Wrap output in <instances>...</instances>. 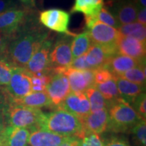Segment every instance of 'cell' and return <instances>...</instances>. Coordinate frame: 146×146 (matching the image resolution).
<instances>
[{
	"mask_svg": "<svg viewBox=\"0 0 146 146\" xmlns=\"http://www.w3.org/2000/svg\"><path fill=\"white\" fill-rule=\"evenodd\" d=\"M50 33L41 26L36 16L11 39L8 58L14 66L25 68L35 53L50 36Z\"/></svg>",
	"mask_w": 146,
	"mask_h": 146,
	"instance_id": "cell-1",
	"label": "cell"
},
{
	"mask_svg": "<svg viewBox=\"0 0 146 146\" xmlns=\"http://www.w3.org/2000/svg\"><path fill=\"white\" fill-rule=\"evenodd\" d=\"M50 132L70 137L83 139L85 136L82 120L75 115L60 108L43 114L39 127Z\"/></svg>",
	"mask_w": 146,
	"mask_h": 146,
	"instance_id": "cell-2",
	"label": "cell"
},
{
	"mask_svg": "<svg viewBox=\"0 0 146 146\" xmlns=\"http://www.w3.org/2000/svg\"><path fill=\"white\" fill-rule=\"evenodd\" d=\"M108 112L106 132L113 134L130 133L133 127L141 119L131 105L121 98L109 103Z\"/></svg>",
	"mask_w": 146,
	"mask_h": 146,
	"instance_id": "cell-3",
	"label": "cell"
},
{
	"mask_svg": "<svg viewBox=\"0 0 146 146\" xmlns=\"http://www.w3.org/2000/svg\"><path fill=\"white\" fill-rule=\"evenodd\" d=\"M43 113L40 109L8 104L3 111L5 125L14 127L33 129L39 127Z\"/></svg>",
	"mask_w": 146,
	"mask_h": 146,
	"instance_id": "cell-4",
	"label": "cell"
},
{
	"mask_svg": "<svg viewBox=\"0 0 146 146\" xmlns=\"http://www.w3.org/2000/svg\"><path fill=\"white\" fill-rule=\"evenodd\" d=\"M35 16L29 8H11L0 14V34L10 40Z\"/></svg>",
	"mask_w": 146,
	"mask_h": 146,
	"instance_id": "cell-5",
	"label": "cell"
},
{
	"mask_svg": "<svg viewBox=\"0 0 146 146\" xmlns=\"http://www.w3.org/2000/svg\"><path fill=\"white\" fill-rule=\"evenodd\" d=\"M8 102L23 98L32 93L31 74L25 68L14 66L8 85L2 89Z\"/></svg>",
	"mask_w": 146,
	"mask_h": 146,
	"instance_id": "cell-6",
	"label": "cell"
},
{
	"mask_svg": "<svg viewBox=\"0 0 146 146\" xmlns=\"http://www.w3.org/2000/svg\"><path fill=\"white\" fill-rule=\"evenodd\" d=\"M74 36L69 35L60 36L56 41H54L50 54V68L52 70L70 67L72 61L71 43Z\"/></svg>",
	"mask_w": 146,
	"mask_h": 146,
	"instance_id": "cell-7",
	"label": "cell"
},
{
	"mask_svg": "<svg viewBox=\"0 0 146 146\" xmlns=\"http://www.w3.org/2000/svg\"><path fill=\"white\" fill-rule=\"evenodd\" d=\"M38 20L43 27L50 30L59 33L75 35L68 30L70 15L66 11L58 8L42 11L39 13Z\"/></svg>",
	"mask_w": 146,
	"mask_h": 146,
	"instance_id": "cell-8",
	"label": "cell"
},
{
	"mask_svg": "<svg viewBox=\"0 0 146 146\" xmlns=\"http://www.w3.org/2000/svg\"><path fill=\"white\" fill-rule=\"evenodd\" d=\"M45 92L50 98L52 108H57L63 103L71 92L68 79L64 72L53 71L50 81L45 88Z\"/></svg>",
	"mask_w": 146,
	"mask_h": 146,
	"instance_id": "cell-9",
	"label": "cell"
},
{
	"mask_svg": "<svg viewBox=\"0 0 146 146\" xmlns=\"http://www.w3.org/2000/svg\"><path fill=\"white\" fill-rule=\"evenodd\" d=\"M54 41V38L49 36L38 50L33 55L25 67L30 74H35L52 70L50 68V54Z\"/></svg>",
	"mask_w": 146,
	"mask_h": 146,
	"instance_id": "cell-10",
	"label": "cell"
},
{
	"mask_svg": "<svg viewBox=\"0 0 146 146\" xmlns=\"http://www.w3.org/2000/svg\"><path fill=\"white\" fill-rule=\"evenodd\" d=\"M106 6L120 25L137 22L138 8L133 0H112L108 1Z\"/></svg>",
	"mask_w": 146,
	"mask_h": 146,
	"instance_id": "cell-11",
	"label": "cell"
},
{
	"mask_svg": "<svg viewBox=\"0 0 146 146\" xmlns=\"http://www.w3.org/2000/svg\"><path fill=\"white\" fill-rule=\"evenodd\" d=\"M118 54L116 43L110 45L92 43L86 53V61L92 70L104 66L108 60Z\"/></svg>",
	"mask_w": 146,
	"mask_h": 146,
	"instance_id": "cell-12",
	"label": "cell"
},
{
	"mask_svg": "<svg viewBox=\"0 0 146 146\" xmlns=\"http://www.w3.org/2000/svg\"><path fill=\"white\" fill-rule=\"evenodd\" d=\"M63 72L68 78L72 92L85 93L89 88L94 86V70H80L68 67Z\"/></svg>",
	"mask_w": 146,
	"mask_h": 146,
	"instance_id": "cell-13",
	"label": "cell"
},
{
	"mask_svg": "<svg viewBox=\"0 0 146 146\" xmlns=\"http://www.w3.org/2000/svg\"><path fill=\"white\" fill-rule=\"evenodd\" d=\"M58 108L72 113L81 120L91 113L90 104L85 93L71 91Z\"/></svg>",
	"mask_w": 146,
	"mask_h": 146,
	"instance_id": "cell-14",
	"label": "cell"
},
{
	"mask_svg": "<svg viewBox=\"0 0 146 146\" xmlns=\"http://www.w3.org/2000/svg\"><path fill=\"white\" fill-rule=\"evenodd\" d=\"M87 31L92 43L98 45H104L115 43L121 35L117 29L99 21H97Z\"/></svg>",
	"mask_w": 146,
	"mask_h": 146,
	"instance_id": "cell-15",
	"label": "cell"
},
{
	"mask_svg": "<svg viewBox=\"0 0 146 146\" xmlns=\"http://www.w3.org/2000/svg\"><path fill=\"white\" fill-rule=\"evenodd\" d=\"M118 54L138 60L145 59L146 43L129 36L120 35L116 42Z\"/></svg>",
	"mask_w": 146,
	"mask_h": 146,
	"instance_id": "cell-16",
	"label": "cell"
},
{
	"mask_svg": "<svg viewBox=\"0 0 146 146\" xmlns=\"http://www.w3.org/2000/svg\"><path fill=\"white\" fill-rule=\"evenodd\" d=\"M29 138V146H58L70 139V137L60 135L41 128H33Z\"/></svg>",
	"mask_w": 146,
	"mask_h": 146,
	"instance_id": "cell-17",
	"label": "cell"
},
{
	"mask_svg": "<svg viewBox=\"0 0 146 146\" xmlns=\"http://www.w3.org/2000/svg\"><path fill=\"white\" fill-rule=\"evenodd\" d=\"M145 64V59L138 60L129 56L117 54L108 60L104 67L115 76H119L126 71Z\"/></svg>",
	"mask_w": 146,
	"mask_h": 146,
	"instance_id": "cell-18",
	"label": "cell"
},
{
	"mask_svg": "<svg viewBox=\"0 0 146 146\" xmlns=\"http://www.w3.org/2000/svg\"><path fill=\"white\" fill-rule=\"evenodd\" d=\"M108 123V109H103L95 112H91L82 120L85 135L87 133L104 134L106 132Z\"/></svg>",
	"mask_w": 146,
	"mask_h": 146,
	"instance_id": "cell-19",
	"label": "cell"
},
{
	"mask_svg": "<svg viewBox=\"0 0 146 146\" xmlns=\"http://www.w3.org/2000/svg\"><path fill=\"white\" fill-rule=\"evenodd\" d=\"M30 134V129L7 126L0 135V141L2 146H29Z\"/></svg>",
	"mask_w": 146,
	"mask_h": 146,
	"instance_id": "cell-20",
	"label": "cell"
},
{
	"mask_svg": "<svg viewBox=\"0 0 146 146\" xmlns=\"http://www.w3.org/2000/svg\"><path fill=\"white\" fill-rule=\"evenodd\" d=\"M104 5V0H75L71 12H81L85 14V23L94 25L98 21V14Z\"/></svg>",
	"mask_w": 146,
	"mask_h": 146,
	"instance_id": "cell-21",
	"label": "cell"
},
{
	"mask_svg": "<svg viewBox=\"0 0 146 146\" xmlns=\"http://www.w3.org/2000/svg\"><path fill=\"white\" fill-rule=\"evenodd\" d=\"M115 81L120 98L130 105L137 97L145 91V85L132 83L118 76H115Z\"/></svg>",
	"mask_w": 146,
	"mask_h": 146,
	"instance_id": "cell-22",
	"label": "cell"
},
{
	"mask_svg": "<svg viewBox=\"0 0 146 146\" xmlns=\"http://www.w3.org/2000/svg\"><path fill=\"white\" fill-rule=\"evenodd\" d=\"M9 104L35 109L52 107L50 98L45 91L32 92L21 99L12 100Z\"/></svg>",
	"mask_w": 146,
	"mask_h": 146,
	"instance_id": "cell-23",
	"label": "cell"
},
{
	"mask_svg": "<svg viewBox=\"0 0 146 146\" xmlns=\"http://www.w3.org/2000/svg\"><path fill=\"white\" fill-rule=\"evenodd\" d=\"M92 42L88 31L75 35L73 36L71 43V52L72 60L85 54L91 47Z\"/></svg>",
	"mask_w": 146,
	"mask_h": 146,
	"instance_id": "cell-24",
	"label": "cell"
},
{
	"mask_svg": "<svg viewBox=\"0 0 146 146\" xmlns=\"http://www.w3.org/2000/svg\"><path fill=\"white\" fill-rule=\"evenodd\" d=\"M117 30L121 35L135 38L139 41L146 43L145 26L138 22L121 25Z\"/></svg>",
	"mask_w": 146,
	"mask_h": 146,
	"instance_id": "cell-25",
	"label": "cell"
},
{
	"mask_svg": "<svg viewBox=\"0 0 146 146\" xmlns=\"http://www.w3.org/2000/svg\"><path fill=\"white\" fill-rule=\"evenodd\" d=\"M85 94L90 104L91 112H95L103 109H108V103L95 86L89 88L85 91Z\"/></svg>",
	"mask_w": 146,
	"mask_h": 146,
	"instance_id": "cell-26",
	"label": "cell"
},
{
	"mask_svg": "<svg viewBox=\"0 0 146 146\" xmlns=\"http://www.w3.org/2000/svg\"><path fill=\"white\" fill-rule=\"evenodd\" d=\"M94 86L101 93L102 96L108 102V104L110 102L120 98L116 81H115V77L104 83L96 84Z\"/></svg>",
	"mask_w": 146,
	"mask_h": 146,
	"instance_id": "cell-27",
	"label": "cell"
},
{
	"mask_svg": "<svg viewBox=\"0 0 146 146\" xmlns=\"http://www.w3.org/2000/svg\"><path fill=\"white\" fill-rule=\"evenodd\" d=\"M118 77L132 82V83L145 85L146 74H145V64L139 65L130 70L126 71Z\"/></svg>",
	"mask_w": 146,
	"mask_h": 146,
	"instance_id": "cell-28",
	"label": "cell"
},
{
	"mask_svg": "<svg viewBox=\"0 0 146 146\" xmlns=\"http://www.w3.org/2000/svg\"><path fill=\"white\" fill-rule=\"evenodd\" d=\"M53 74V71L46 72H41L31 74L32 92H41L45 91L47 84L50 81Z\"/></svg>",
	"mask_w": 146,
	"mask_h": 146,
	"instance_id": "cell-29",
	"label": "cell"
},
{
	"mask_svg": "<svg viewBox=\"0 0 146 146\" xmlns=\"http://www.w3.org/2000/svg\"><path fill=\"white\" fill-rule=\"evenodd\" d=\"M134 146H146V122L141 119L131 129Z\"/></svg>",
	"mask_w": 146,
	"mask_h": 146,
	"instance_id": "cell-30",
	"label": "cell"
},
{
	"mask_svg": "<svg viewBox=\"0 0 146 146\" xmlns=\"http://www.w3.org/2000/svg\"><path fill=\"white\" fill-rule=\"evenodd\" d=\"M14 66L8 59L0 58V89H4L8 85Z\"/></svg>",
	"mask_w": 146,
	"mask_h": 146,
	"instance_id": "cell-31",
	"label": "cell"
},
{
	"mask_svg": "<svg viewBox=\"0 0 146 146\" xmlns=\"http://www.w3.org/2000/svg\"><path fill=\"white\" fill-rule=\"evenodd\" d=\"M111 134L107 137H103L102 140L103 146H131L125 136L113 133Z\"/></svg>",
	"mask_w": 146,
	"mask_h": 146,
	"instance_id": "cell-32",
	"label": "cell"
},
{
	"mask_svg": "<svg viewBox=\"0 0 146 146\" xmlns=\"http://www.w3.org/2000/svg\"><path fill=\"white\" fill-rule=\"evenodd\" d=\"M98 21L102 22V23L116 29H118L121 26L120 23L117 21V20L114 17V16L112 15V13L110 12L108 9L104 5L103 8L101 9L99 14H98Z\"/></svg>",
	"mask_w": 146,
	"mask_h": 146,
	"instance_id": "cell-33",
	"label": "cell"
},
{
	"mask_svg": "<svg viewBox=\"0 0 146 146\" xmlns=\"http://www.w3.org/2000/svg\"><path fill=\"white\" fill-rule=\"evenodd\" d=\"M131 106L134 109L140 118L146 120V95L145 91L141 94L131 104Z\"/></svg>",
	"mask_w": 146,
	"mask_h": 146,
	"instance_id": "cell-34",
	"label": "cell"
},
{
	"mask_svg": "<svg viewBox=\"0 0 146 146\" xmlns=\"http://www.w3.org/2000/svg\"><path fill=\"white\" fill-rule=\"evenodd\" d=\"M94 74L95 85L104 83V82L112 79L115 77L114 74L104 66L95 69L94 70Z\"/></svg>",
	"mask_w": 146,
	"mask_h": 146,
	"instance_id": "cell-35",
	"label": "cell"
},
{
	"mask_svg": "<svg viewBox=\"0 0 146 146\" xmlns=\"http://www.w3.org/2000/svg\"><path fill=\"white\" fill-rule=\"evenodd\" d=\"M82 146H103V145L99 135L87 133L82 139Z\"/></svg>",
	"mask_w": 146,
	"mask_h": 146,
	"instance_id": "cell-36",
	"label": "cell"
},
{
	"mask_svg": "<svg viewBox=\"0 0 146 146\" xmlns=\"http://www.w3.org/2000/svg\"><path fill=\"white\" fill-rule=\"evenodd\" d=\"M70 68L80 70H92L86 61V54L75 59H73L70 64Z\"/></svg>",
	"mask_w": 146,
	"mask_h": 146,
	"instance_id": "cell-37",
	"label": "cell"
},
{
	"mask_svg": "<svg viewBox=\"0 0 146 146\" xmlns=\"http://www.w3.org/2000/svg\"><path fill=\"white\" fill-rule=\"evenodd\" d=\"M11 40L0 34V58L8 59V49Z\"/></svg>",
	"mask_w": 146,
	"mask_h": 146,
	"instance_id": "cell-38",
	"label": "cell"
},
{
	"mask_svg": "<svg viewBox=\"0 0 146 146\" xmlns=\"http://www.w3.org/2000/svg\"><path fill=\"white\" fill-rule=\"evenodd\" d=\"M14 8L16 5L12 0H0V14Z\"/></svg>",
	"mask_w": 146,
	"mask_h": 146,
	"instance_id": "cell-39",
	"label": "cell"
},
{
	"mask_svg": "<svg viewBox=\"0 0 146 146\" xmlns=\"http://www.w3.org/2000/svg\"><path fill=\"white\" fill-rule=\"evenodd\" d=\"M58 146H82V139L78 137H71Z\"/></svg>",
	"mask_w": 146,
	"mask_h": 146,
	"instance_id": "cell-40",
	"label": "cell"
},
{
	"mask_svg": "<svg viewBox=\"0 0 146 146\" xmlns=\"http://www.w3.org/2000/svg\"><path fill=\"white\" fill-rule=\"evenodd\" d=\"M137 21L142 25H146V9L139 8L138 9L137 14Z\"/></svg>",
	"mask_w": 146,
	"mask_h": 146,
	"instance_id": "cell-41",
	"label": "cell"
},
{
	"mask_svg": "<svg viewBox=\"0 0 146 146\" xmlns=\"http://www.w3.org/2000/svg\"><path fill=\"white\" fill-rule=\"evenodd\" d=\"M8 100L5 96L2 89H0V111H4L8 106Z\"/></svg>",
	"mask_w": 146,
	"mask_h": 146,
	"instance_id": "cell-42",
	"label": "cell"
},
{
	"mask_svg": "<svg viewBox=\"0 0 146 146\" xmlns=\"http://www.w3.org/2000/svg\"><path fill=\"white\" fill-rule=\"evenodd\" d=\"M5 127H6V125H5L3 112V111H0V135L1 134V133L4 130Z\"/></svg>",
	"mask_w": 146,
	"mask_h": 146,
	"instance_id": "cell-43",
	"label": "cell"
},
{
	"mask_svg": "<svg viewBox=\"0 0 146 146\" xmlns=\"http://www.w3.org/2000/svg\"><path fill=\"white\" fill-rule=\"evenodd\" d=\"M138 9L145 8L146 0H133Z\"/></svg>",
	"mask_w": 146,
	"mask_h": 146,
	"instance_id": "cell-44",
	"label": "cell"
},
{
	"mask_svg": "<svg viewBox=\"0 0 146 146\" xmlns=\"http://www.w3.org/2000/svg\"><path fill=\"white\" fill-rule=\"evenodd\" d=\"M19 1L23 3H24V4L30 5V4H31L32 3L34 2L35 0H19Z\"/></svg>",
	"mask_w": 146,
	"mask_h": 146,
	"instance_id": "cell-45",
	"label": "cell"
},
{
	"mask_svg": "<svg viewBox=\"0 0 146 146\" xmlns=\"http://www.w3.org/2000/svg\"><path fill=\"white\" fill-rule=\"evenodd\" d=\"M0 146H2V144H1V141H0Z\"/></svg>",
	"mask_w": 146,
	"mask_h": 146,
	"instance_id": "cell-46",
	"label": "cell"
},
{
	"mask_svg": "<svg viewBox=\"0 0 146 146\" xmlns=\"http://www.w3.org/2000/svg\"><path fill=\"white\" fill-rule=\"evenodd\" d=\"M109 1H112V0H109Z\"/></svg>",
	"mask_w": 146,
	"mask_h": 146,
	"instance_id": "cell-47",
	"label": "cell"
}]
</instances>
